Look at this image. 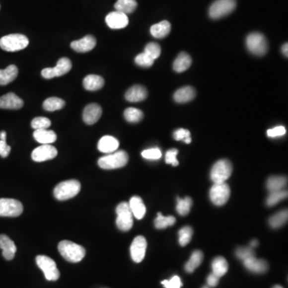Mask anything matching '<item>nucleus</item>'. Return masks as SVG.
Returning a JSON list of instances; mask_svg holds the SVG:
<instances>
[{"label": "nucleus", "mask_w": 288, "mask_h": 288, "mask_svg": "<svg viewBox=\"0 0 288 288\" xmlns=\"http://www.w3.org/2000/svg\"><path fill=\"white\" fill-rule=\"evenodd\" d=\"M58 249L63 257L70 263H78L86 255L84 247L68 240L61 241L59 243Z\"/></svg>", "instance_id": "nucleus-1"}, {"label": "nucleus", "mask_w": 288, "mask_h": 288, "mask_svg": "<svg viewBox=\"0 0 288 288\" xmlns=\"http://www.w3.org/2000/svg\"><path fill=\"white\" fill-rule=\"evenodd\" d=\"M81 184L76 179H70L59 183L54 190V196L60 201L70 200L80 192Z\"/></svg>", "instance_id": "nucleus-2"}, {"label": "nucleus", "mask_w": 288, "mask_h": 288, "mask_svg": "<svg viewBox=\"0 0 288 288\" xmlns=\"http://www.w3.org/2000/svg\"><path fill=\"white\" fill-rule=\"evenodd\" d=\"M128 153L124 150H118L105 156L101 157L98 161L99 167L105 170H113V169L121 168L125 167L128 163Z\"/></svg>", "instance_id": "nucleus-3"}, {"label": "nucleus", "mask_w": 288, "mask_h": 288, "mask_svg": "<svg viewBox=\"0 0 288 288\" xmlns=\"http://www.w3.org/2000/svg\"><path fill=\"white\" fill-rule=\"evenodd\" d=\"M29 40L22 34H10L0 39V48L9 52H19L27 48Z\"/></svg>", "instance_id": "nucleus-4"}, {"label": "nucleus", "mask_w": 288, "mask_h": 288, "mask_svg": "<svg viewBox=\"0 0 288 288\" xmlns=\"http://www.w3.org/2000/svg\"><path fill=\"white\" fill-rule=\"evenodd\" d=\"M247 49L255 56H263L268 51V40L264 35L254 32L248 35L246 39Z\"/></svg>", "instance_id": "nucleus-5"}, {"label": "nucleus", "mask_w": 288, "mask_h": 288, "mask_svg": "<svg viewBox=\"0 0 288 288\" xmlns=\"http://www.w3.org/2000/svg\"><path fill=\"white\" fill-rule=\"evenodd\" d=\"M232 164L227 159L217 161L211 171V179L214 183H225L232 174Z\"/></svg>", "instance_id": "nucleus-6"}, {"label": "nucleus", "mask_w": 288, "mask_h": 288, "mask_svg": "<svg viewBox=\"0 0 288 288\" xmlns=\"http://www.w3.org/2000/svg\"><path fill=\"white\" fill-rule=\"evenodd\" d=\"M116 225L118 228L123 231H128L133 226V214H132L129 204L123 202L116 208Z\"/></svg>", "instance_id": "nucleus-7"}, {"label": "nucleus", "mask_w": 288, "mask_h": 288, "mask_svg": "<svg viewBox=\"0 0 288 288\" xmlns=\"http://www.w3.org/2000/svg\"><path fill=\"white\" fill-rule=\"evenodd\" d=\"M36 264L44 273L46 280L56 281L60 279V272L53 259L47 255H38L36 257Z\"/></svg>", "instance_id": "nucleus-8"}, {"label": "nucleus", "mask_w": 288, "mask_h": 288, "mask_svg": "<svg viewBox=\"0 0 288 288\" xmlns=\"http://www.w3.org/2000/svg\"><path fill=\"white\" fill-rule=\"evenodd\" d=\"M236 7L235 0H216L209 9V15L213 19H218L233 12Z\"/></svg>", "instance_id": "nucleus-9"}, {"label": "nucleus", "mask_w": 288, "mask_h": 288, "mask_svg": "<svg viewBox=\"0 0 288 288\" xmlns=\"http://www.w3.org/2000/svg\"><path fill=\"white\" fill-rule=\"evenodd\" d=\"M230 189L228 184L225 183H214L210 190V199L216 206H222L228 201Z\"/></svg>", "instance_id": "nucleus-10"}, {"label": "nucleus", "mask_w": 288, "mask_h": 288, "mask_svg": "<svg viewBox=\"0 0 288 288\" xmlns=\"http://www.w3.org/2000/svg\"><path fill=\"white\" fill-rule=\"evenodd\" d=\"M23 212V204L14 199H0V216L18 217Z\"/></svg>", "instance_id": "nucleus-11"}, {"label": "nucleus", "mask_w": 288, "mask_h": 288, "mask_svg": "<svg viewBox=\"0 0 288 288\" xmlns=\"http://www.w3.org/2000/svg\"><path fill=\"white\" fill-rule=\"evenodd\" d=\"M72 64L68 58H61L55 68H44L42 71V76L47 79L62 76L72 70Z\"/></svg>", "instance_id": "nucleus-12"}, {"label": "nucleus", "mask_w": 288, "mask_h": 288, "mask_svg": "<svg viewBox=\"0 0 288 288\" xmlns=\"http://www.w3.org/2000/svg\"><path fill=\"white\" fill-rule=\"evenodd\" d=\"M58 150L55 146L50 144H42L38 146L31 153V158L35 162L41 163L44 161L50 160L57 156Z\"/></svg>", "instance_id": "nucleus-13"}, {"label": "nucleus", "mask_w": 288, "mask_h": 288, "mask_svg": "<svg viewBox=\"0 0 288 288\" xmlns=\"http://www.w3.org/2000/svg\"><path fill=\"white\" fill-rule=\"evenodd\" d=\"M146 247H147V243L144 236L140 235L135 238L130 248L131 256L135 263L139 264L144 260L146 255Z\"/></svg>", "instance_id": "nucleus-14"}, {"label": "nucleus", "mask_w": 288, "mask_h": 288, "mask_svg": "<svg viewBox=\"0 0 288 288\" xmlns=\"http://www.w3.org/2000/svg\"><path fill=\"white\" fill-rule=\"evenodd\" d=\"M106 23L110 28L123 29L128 26L129 20L127 14L115 10L107 14L106 17Z\"/></svg>", "instance_id": "nucleus-15"}, {"label": "nucleus", "mask_w": 288, "mask_h": 288, "mask_svg": "<svg viewBox=\"0 0 288 288\" xmlns=\"http://www.w3.org/2000/svg\"><path fill=\"white\" fill-rule=\"evenodd\" d=\"M103 113L100 106L97 103H91L85 107L82 113V120L87 125H92L99 121Z\"/></svg>", "instance_id": "nucleus-16"}, {"label": "nucleus", "mask_w": 288, "mask_h": 288, "mask_svg": "<svg viewBox=\"0 0 288 288\" xmlns=\"http://www.w3.org/2000/svg\"><path fill=\"white\" fill-rule=\"evenodd\" d=\"M23 99L14 93H7L0 97V109L18 110L23 107Z\"/></svg>", "instance_id": "nucleus-17"}, {"label": "nucleus", "mask_w": 288, "mask_h": 288, "mask_svg": "<svg viewBox=\"0 0 288 288\" xmlns=\"http://www.w3.org/2000/svg\"><path fill=\"white\" fill-rule=\"evenodd\" d=\"M243 265L249 272L255 274H264L268 272L269 265L264 259H257L255 256L245 259Z\"/></svg>", "instance_id": "nucleus-18"}, {"label": "nucleus", "mask_w": 288, "mask_h": 288, "mask_svg": "<svg viewBox=\"0 0 288 288\" xmlns=\"http://www.w3.org/2000/svg\"><path fill=\"white\" fill-rule=\"evenodd\" d=\"M96 39L92 35H86L79 40H75L71 43V48L77 52L85 53L95 48Z\"/></svg>", "instance_id": "nucleus-19"}, {"label": "nucleus", "mask_w": 288, "mask_h": 288, "mask_svg": "<svg viewBox=\"0 0 288 288\" xmlns=\"http://www.w3.org/2000/svg\"><path fill=\"white\" fill-rule=\"evenodd\" d=\"M119 140L111 136H103L98 143V149L99 151L107 154L115 152L119 148Z\"/></svg>", "instance_id": "nucleus-20"}, {"label": "nucleus", "mask_w": 288, "mask_h": 288, "mask_svg": "<svg viewBox=\"0 0 288 288\" xmlns=\"http://www.w3.org/2000/svg\"><path fill=\"white\" fill-rule=\"evenodd\" d=\"M148 93L146 89L141 85H135L126 92L125 98L127 100L132 103H137L145 100L147 98Z\"/></svg>", "instance_id": "nucleus-21"}, {"label": "nucleus", "mask_w": 288, "mask_h": 288, "mask_svg": "<svg viewBox=\"0 0 288 288\" xmlns=\"http://www.w3.org/2000/svg\"><path fill=\"white\" fill-rule=\"evenodd\" d=\"M0 249L2 250V256L6 260H12L16 252V246L6 235H0Z\"/></svg>", "instance_id": "nucleus-22"}, {"label": "nucleus", "mask_w": 288, "mask_h": 288, "mask_svg": "<svg viewBox=\"0 0 288 288\" xmlns=\"http://www.w3.org/2000/svg\"><path fill=\"white\" fill-rule=\"evenodd\" d=\"M196 90L192 86H183L175 91L174 99L179 103H184L193 100L196 97Z\"/></svg>", "instance_id": "nucleus-23"}, {"label": "nucleus", "mask_w": 288, "mask_h": 288, "mask_svg": "<svg viewBox=\"0 0 288 288\" xmlns=\"http://www.w3.org/2000/svg\"><path fill=\"white\" fill-rule=\"evenodd\" d=\"M104 79L103 77L96 74H89L83 78V87L87 91H95L100 90L104 86Z\"/></svg>", "instance_id": "nucleus-24"}, {"label": "nucleus", "mask_w": 288, "mask_h": 288, "mask_svg": "<svg viewBox=\"0 0 288 288\" xmlns=\"http://www.w3.org/2000/svg\"><path fill=\"white\" fill-rule=\"evenodd\" d=\"M33 136L34 139L41 144H53L57 140L56 132L48 129L35 130Z\"/></svg>", "instance_id": "nucleus-25"}, {"label": "nucleus", "mask_w": 288, "mask_h": 288, "mask_svg": "<svg viewBox=\"0 0 288 288\" xmlns=\"http://www.w3.org/2000/svg\"><path fill=\"white\" fill-rule=\"evenodd\" d=\"M129 206L133 216L137 219H142L146 214V207L144 205L142 199L139 196H133L130 200Z\"/></svg>", "instance_id": "nucleus-26"}, {"label": "nucleus", "mask_w": 288, "mask_h": 288, "mask_svg": "<svg viewBox=\"0 0 288 288\" xmlns=\"http://www.w3.org/2000/svg\"><path fill=\"white\" fill-rule=\"evenodd\" d=\"M171 23H169L168 21L163 20L160 23L153 25L152 27H150V34L152 35L153 37L163 39L169 35L171 32Z\"/></svg>", "instance_id": "nucleus-27"}, {"label": "nucleus", "mask_w": 288, "mask_h": 288, "mask_svg": "<svg viewBox=\"0 0 288 288\" xmlns=\"http://www.w3.org/2000/svg\"><path fill=\"white\" fill-rule=\"evenodd\" d=\"M192 60L191 56L186 52H181L175 59L173 64V68L176 72H185L192 65Z\"/></svg>", "instance_id": "nucleus-28"}, {"label": "nucleus", "mask_w": 288, "mask_h": 288, "mask_svg": "<svg viewBox=\"0 0 288 288\" xmlns=\"http://www.w3.org/2000/svg\"><path fill=\"white\" fill-rule=\"evenodd\" d=\"M18 68L13 64L7 67L4 70H0V85L4 86L13 82L18 76Z\"/></svg>", "instance_id": "nucleus-29"}, {"label": "nucleus", "mask_w": 288, "mask_h": 288, "mask_svg": "<svg viewBox=\"0 0 288 288\" xmlns=\"http://www.w3.org/2000/svg\"><path fill=\"white\" fill-rule=\"evenodd\" d=\"M212 273L218 276V278H221L226 275L228 271V264L225 258L222 256H218L215 258L212 264Z\"/></svg>", "instance_id": "nucleus-30"}, {"label": "nucleus", "mask_w": 288, "mask_h": 288, "mask_svg": "<svg viewBox=\"0 0 288 288\" xmlns=\"http://www.w3.org/2000/svg\"><path fill=\"white\" fill-rule=\"evenodd\" d=\"M204 259V254L200 250H196L192 253L189 260L184 266L185 271L188 273H192L196 271L198 267H200Z\"/></svg>", "instance_id": "nucleus-31"}, {"label": "nucleus", "mask_w": 288, "mask_h": 288, "mask_svg": "<svg viewBox=\"0 0 288 288\" xmlns=\"http://www.w3.org/2000/svg\"><path fill=\"white\" fill-rule=\"evenodd\" d=\"M288 183V179L284 176H272L268 179L267 188L270 192H278L284 189Z\"/></svg>", "instance_id": "nucleus-32"}, {"label": "nucleus", "mask_w": 288, "mask_h": 288, "mask_svg": "<svg viewBox=\"0 0 288 288\" xmlns=\"http://www.w3.org/2000/svg\"><path fill=\"white\" fill-rule=\"evenodd\" d=\"M136 0H118L115 4V10L124 14H131L137 8Z\"/></svg>", "instance_id": "nucleus-33"}, {"label": "nucleus", "mask_w": 288, "mask_h": 288, "mask_svg": "<svg viewBox=\"0 0 288 288\" xmlns=\"http://www.w3.org/2000/svg\"><path fill=\"white\" fill-rule=\"evenodd\" d=\"M66 105L65 101L57 97H51L43 102V107L46 111H55L61 110Z\"/></svg>", "instance_id": "nucleus-34"}, {"label": "nucleus", "mask_w": 288, "mask_h": 288, "mask_svg": "<svg viewBox=\"0 0 288 288\" xmlns=\"http://www.w3.org/2000/svg\"><path fill=\"white\" fill-rule=\"evenodd\" d=\"M288 210L281 211L270 218L269 224L273 228H280L285 225V223L288 222Z\"/></svg>", "instance_id": "nucleus-35"}, {"label": "nucleus", "mask_w": 288, "mask_h": 288, "mask_svg": "<svg viewBox=\"0 0 288 288\" xmlns=\"http://www.w3.org/2000/svg\"><path fill=\"white\" fill-rule=\"evenodd\" d=\"M175 222H176V219L174 216H164L159 212L154 220V226L157 229H165L168 226H173Z\"/></svg>", "instance_id": "nucleus-36"}, {"label": "nucleus", "mask_w": 288, "mask_h": 288, "mask_svg": "<svg viewBox=\"0 0 288 288\" xmlns=\"http://www.w3.org/2000/svg\"><path fill=\"white\" fill-rule=\"evenodd\" d=\"M124 118L129 123H139L144 119V113L141 110L135 107H128L124 111Z\"/></svg>", "instance_id": "nucleus-37"}, {"label": "nucleus", "mask_w": 288, "mask_h": 288, "mask_svg": "<svg viewBox=\"0 0 288 288\" xmlns=\"http://www.w3.org/2000/svg\"><path fill=\"white\" fill-rule=\"evenodd\" d=\"M192 204H193V202L190 197H186L185 199H180V198L178 197L176 211L180 216H187V215L189 214Z\"/></svg>", "instance_id": "nucleus-38"}, {"label": "nucleus", "mask_w": 288, "mask_h": 288, "mask_svg": "<svg viewBox=\"0 0 288 288\" xmlns=\"http://www.w3.org/2000/svg\"><path fill=\"white\" fill-rule=\"evenodd\" d=\"M288 192L284 191V190H281V191H278V192H271L269 196H268V199H267L268 206H276V204H279L280 202L285 200L288 197Z\"/></svg>", "instance_id": "nucleus-39"}, {"label": "nucleus", "mask_w": 288, "mask_h": 288, "mask_svg": "<svg viewBox=\"0 0 288 288\" xmlns=\"http://www.w3.org/2000/svg\"><path fill=\"white\" fill-rule=\"evenodd\" d=\"M192 235H193V229L191 226H184L180 229L179 231V243L182 247H184L186 245L192 240Z\"/></svg>", "instance_id": "nucleus-40"}, {"label": "nucleus", "mask_w": 288, "mask_h": 288, "mask_svg": "<svg viewBox=\"0 0 288 288\" xmlns=\"http://www.w3.org/2000/svg\"><path fill=\"white\" fill-rule=\"evenodd\" d=\"M144 53H146L153 60H157L161 55L160 46L156 43H147L145 47V49H144Z\"/></svg>", "instance_id": "nucleus-41"}, {"label": "nucleus", "mask_w": 288, "mask_h": 288, "mask_svg": "<svg viewBox=\"0 0 288 288\" xmlns=\"http://www.w3.org/2000/svg\"><path fill=\"white\" fill-rule=\"evenodd\" d=\"M52 124L49 119L46 117H36L31 121V128L35 130L48 129Z\"/></svg>", "instance_id": "nucleus-42"}, {"label": "nucleus", "mask_w": 288, "mask_h": 288, "mask_svg": "<svg viewBox=\"0 0 288 288\" xmlns=\"http://www.w3.org/2000/svg\"><path fill=\"white\" fill-rule=\"evenodd\" d=\"M135 61L138 66L142 68H150L152 66L154 60L144 52L136 56Z\"/></svg>", "instance_id": "nucleus-43"}, {"label": "nucleus", "mask_w": 288, "mask_h": 288, "mask_svg": "<svg viewBox=\"0 0 288 288\" xmlns=\"http://www.w3.org/2000/svg\"><path fill=\"white\" fill-rule=\"evenodd\" d=\"M235 255L238 259L244 261L245 259L255 256V253L253 248L251 247H239L235 251Z\"/></svg>", "instance_id": "nucleus-44"}, {"label": "nucleus", "mask_w": 288, "mask_h": 288, "mask_svg": "<svg viewBox=\"0 0 288 288\" xmlns=\"http://www.w3.org/2000/svg\"><path fill=\"white\" fill-rule=\"evenodd\" d=\"M179 150L177 149L173 148L167 150L165 156V161L168 164H172L174 167H177L179 165V161L177 159V154Z\"/></svg>", "instance_id": "nucleus-45"}, {"label": "nucleus", "mask_w": 288, "mask_h": 288, "mask_svg": "<svg viewBox=\"0 0 288 288\" xmlns=\"http://www.w3.org/2000/svg\"><path fill=\"white\" fill-rule=\"evenodd\" d=\"M142 156L146 159L156 160L162 157V152L158 148H150L144 150L142 152Z\"/></svg>", "instance_id": "nucleus-46"}, {"label": "nucleus", "mask_w": 288, "mask_h": 288, "mask_svg": "<svg viewBox=\"0 0 288 288\" xmlns=\"http://www.w3.org/2000/svg\"><path fill=\"white\" fill-rule=\"evenodd\" d=\"M161 284H163L165 288H180L183 286L181 280L178 276H173L171 280H163Z\"/></svg>", "instance_id": "nucleus-47"}, {"label": "nucleus", "mask_w": 288, "mask_h": 288, "mask_svg": "<svg viewBox=\"0 0 288 288\" xmlns=\"http://www.w3.org/2000/svg\"><path fill=\"white\" fill-rule=\"evenodd\" d=\"M286 128L283 127V126H278V127H276V128L268 130L267 134H268V137L276 138V137L284 136V135L286 134Z\"/></svg>", "instance_id": "nucleus-48"}, {"label": "nucleus", "mask_w": 288, "mask_h": 288, "mask_svg": "<svg viewBox=\"0 0 288 288\" xmlns=\"http://www.w3.org/2000/svg\"><path fill=\"white\" fill-rule=\"evenodd\" d=\"M173 136H174V139L175 140H177V141H179V140H183L184 141L186 139L191 137V132L188 130L179 128V129L176 130L174 132Z\"/></svg>", "instance_id": "nucleus-49"}, {"label": "nucleus", "mask_w": 288, "mask_h": 288, "mask_svg": "<svg viewBox=\"0 0 288 288\" xmlns=\"http://www.w3.org/2000/svg\"><path fill=\"white\" fill-rule=\"evenodd\" d=\"M10 146L7 145L6 141L3 140H0V156L2 158H6L10 154Z\"/></svg>", "instance_id": "nucleus-50"}, {"label": "nucleus", "mask_w": 288, "mask_h": 288, "mask_svg": "<svg viewBox=\"0 0 288 288\" xmlns=\"http://www.w3.org/2000/svg\"><path fill=\"white\" fill-rule=\"evenodd\" d=\"M219 279L220 278H218V276H216L214 274H210L207 279L208 286L209 288H215V287L217 286L219 282Z\"/></svg>", "instance_id": "nucleus-51"}, {"label": "nucleus", "mask_w": 288, "mask_h": 288, "mask_svg": "<svg viewBox=\"0 0 288 288\" xmlns=\"http://www.w3.org/2000/svg\"><path fill=\"white\" fill-rule=\"evenodd\" d=\"M288 43H285V44H284V46L282 47L283 54H284V56H288Z\"/></svg>", "instance_id": "nucleus-52"}, {"label": "nucleus", "mask_w": 288, "mask_h": 288, "mask_svg": "<svg viewBox=\"0 0 288 288\" xmlns=\"http://www.w3.org/2000/svg\"><path fill=\"white\" fill-rule=\"evenodd\" d=\"M258 245H259V242H258L257 240H255V239H254V240L251 241V243H250V247H251V248H255V247H257Z\"/></svg>", "instance_id": "nucleus-53"}, {"label": "nucleus", "mask_w": 288, "mask_h": 288, "mask_svg": "<svg viewBox=\"0 0 288 288\" xmlns=\"http://www.w3.org/2000/svg\"><path fill=\"white\" fill-rule=\"evenodd\" d=\"M6 133L4 131H2L0 132V140H3V141H6Z\"/></svg>", "instance_id": "nucleus-54"}, {"label": "nucleus", "mask_w": 288, "mask_h": 288, "mask_svg": "<svg viewBox=\"0 0 288 288\" xmlns=\"http://www.w3.org/2000/svg\"><path fill=\"white\" fill-rule=\"evenodd\" d=\"M184 143L187 144H191V143H192V139H191V137H190V138L186 139V140H184Z\"/></svg>", "instance_id": "nucleus-55"}, {"label": "nucleus", "mask_w": 288, "mask_h": 288, "mask_svg": "<svg viewBox=\"0 0 288 288\" xmlns=\"http://www.w3.org/2000/svg\"><path fill=\"white\" fill-rule=\"evenodd\" d=\"M272 288H284L282 286H280V285H276V286H274Z\"/></svg>", "instance_id": "nucleus-56"}, {"label": "nucleus", "mask_w": 288, "mask_h": 288, "mask_svg": "<svg viewBox=\"0 0 288 288\" xmlns=\"http://www.w3.org/2000/svg\"><path fill=\"white\" fill-rule=\"evenodd\" d=\"M209 288V287H208V286H204V287H203V288Z\"/></svg>", "instance_id": "nucleus-57"}]
</instances>
